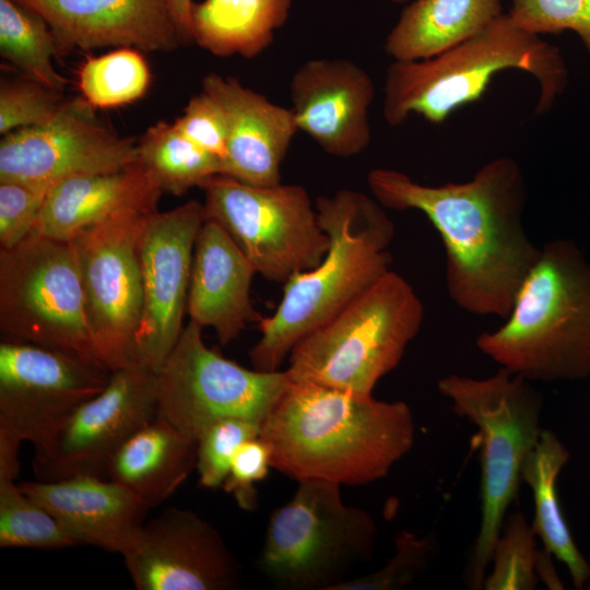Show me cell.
<instances>
[{"label":"cell","instance_id":"obj_16","mask_svg":"<svg viewBox=\"0 0 590 590\" xmlns=\"http://www.w3.org/2000/svg\"><path fill=\"white\" fill-rule=\"evenodd\" d=\"M82 96L48 122L2 135L0 180L51 189L74 176L120 170L138 160L137 139L104 126Z\"/></svg>","mask_w":590,"mask_h":590},{"label":"cell","instance_id":"obj_36","mask_svg":"<svg viewBox=\"0 0 590 590\" xmlns=\"http://www.w3.org/2000/svg\"><path fill=\"white\" fill-rule=\"evenodd\" d=\"M508 14L518 26L536 35L573 31L590 55V0H511Z\"/></svg>","mask_w":590,"mask_h":590},{"label":"cell","instance_id":"obj_38","mask_svg":"<svg viewBox=\"0 0 590 590\" xmlns=\"http://www.w3.org/2000/svg\"><path fill=\"white\" fill-rule=\"evenodd\" d=\"M174 125L189 140L223 162L227 156V121L220 104L205 91L192 96Z\"/></svg>","mask_w":590,"mask_h":590},{"label":"cell","instance_id":"obj_15","mask_svg":"<svg viewBox=\"0 0 590 590\" xmlns=\"http://www.w3.org/2000/svg\"><path fill=\"white\" fill-rule=\"evenodd\" d=\"M203 222V203L196 200L146 216L139 239L142 311L132 364L157 373L178 341Z\"/></svg>","mask_w":590,"mask_h":590},{"label":"cell","instance_id":"obj_1","mask_svg":"<svg viewBox=\"0 0 590 590\" xmlns=\"http://www.w3.org/2000/svg\"><path fill=\"white\" fill-rule=\"evenodd\" d=\"M367 185L384 208L417 210L438 232L447 290L458 307L477 316H508L541 251L524 229L527 185L514 158L497 157L464 182L427 186L402 172L375 168Z\"/></svg>","mask_w":590,"mask_h":590},{"label":"cell","instance_id":"obj_27","mask_svg":"<svg viewBox=\"0 0 590 590\" xmlns=\"http://www.w3.org/2000/svg\"><path fill=\"white\" fill-rule=\"evenodd\" d=\"M570 452L548 429H542L533 449L521 467V482L533 494L534 518L531 523L544 550L568 569L574 586L582 589L590 580V564L578 550L559 503L557 480L568 463Z\"/></svg>","mask_w":590,"mask_h":590},{"label":"cell","instance_id":"obj_33","mask_svg":"<svg viewBox=\"0 0 590 590\" xmlns=\"http://www.w3.org/2000/svg\"><path fill=\"white\" fill-rule=\"evenodd\" d=\"M262 424L231 417L210 425L197 439L196 470L199 483L206 488L222 487L239 447L261 436Z\"/></svg>","mask_w":590,"mask_h":590},{"label":"cell","instance_id":"obj_29","mask_svg":"<svg viewBox=\"0 0 590 590\" xmlns=\"http://www.w3.org/2000/svg\"><path fill=\"white\" fill-rule=\"evenodd\" d=\"M0 55L52 90L62 92L68 84L54 67L58 48L48 23L17 0H0Z\"/></svg>","mask_w":590,"mask_h":590},{"label":"cell","instance_id":"obj_18","mask_svg":"<svg viewBox=\"0 0 590 590\" xmlns=\"http://www.w3.org/2000/svg\"><path fill=\"white\" fill-rule=\"evenodd\" d=\"M290 96L298 131L327 154L347 158L369 145L375 85L354 61L327 57L305 61L291 78Z\"/></svg>","mask_w":590,"mask_h":590},{"label":"cell","instance_id":"obj_23","mask_svg":"<svg viewBox=\"0 0 590 590\" xmlns=\"http://www.w3.org/2000/svg\"><path fill=\"white\" fill-rule=\"evenodd\" d=\"M162 194L138 160L120 170L70 177L50 189L33 232L69 241L121 213L157 211Z\"/></svg>","mask_w":590,"mask_h":590},{"label":"cell","instance_id":"obj_9","mask_svg":"<svg viewBox=\"0 0 590 590\" xmlns=\"http://www.w3.org/2000/svg\"><path fill=\"white\" fill-rule=\"evenodd\" d=\"M0 332L2 339L61 350L103 366L70 241L32 232L0 249Z\"/></svg>","mask_w":590,"mask_h":590},{"label":"cell","instance_id":"obj_35","mask_svg":"<svg viewBox=\"0 0 590 590\" xmlns=\"http://www.w3.org/2000/svg\"><path fill=\"white\" fill-rule=\"evenodd\" d=\"M434 552L429 535L418 536L402 531L394 540V554L379 569L355 578H349L333 590H397L410 585L421 575Z\"/></svg>","mask_w":590,"mask_h":590},{"label":"cell","instance_id":"obj_39","mask_svg":"<svg viewBox=\"0 0 590 590\" xmlns=\"http://www.w3.org/2000/svg\"><path fill=\"white\" fill-rule=\"evenodd\" d=\"M271 463V449L259 436L244 442L236 451L222 488L231 494L239 508L252 510L257 504L256 483L266 479Z\"/></svg>","mask_w":590,"mask_h":590},{"label":"cell","instance_id":"obj_3","mask_svg":"<svg viewBox=\"0 0 590 590\" xmlns=\"http://www.w3.org/2000/svg\"><path fill=\"white\" fill-rule=\"evenodd\" d=\"M328 250L315 268L284 283L275 311L257 322L249 350L252 368L275 371L306 335L338 316L390 271L394 224L385 208L361 191L341 189L315 201Z\"/></svg>","mask_w":590,"mask_h":590},{"label":"cell","instance_id":"obj_19","mask_svg":"<svg viewBox=\"0 0 590 590\" xmlns=\"http://www.w3.org/2000/svg\"><path fill=\"white\" fill-rule=\"evenodd\" d=\"M39 14L58 55L97 48L169 52L191 43L166 0H17Z\"/></svg>","mask_w":590,"mask_h":590},{"label":"cell","instance_id":"obj_37","mask_svg":"<svg viewBox=\"0 0 590 590\" xmlns=\"http://www.w3.org/2000/svg\"><path fill=\"white\" fill-rule=\"evenodd\" d=\"M50 189L0 180V247L10 248L34 229Z\"/></svg>","mask_w":590,"mask_h":590},{"label":"cell","instance_id":"obj_8","mask_svg":"<svg viewBox=\"0 0 590 590\" xmlns=\"http://www.w3.org/2000/svg\"><path fill=\"white\" fill-rule=\"evenodd\" d=\"M340 484L298 482L293 497L271 515L259 568L278 586L333 590L371 558L377 526L367 511L344 504Z\"/></svg>","mask_w":590,"mask_h":590},{"label":"cell","instance_id":"obj_30","mask_svg":"<svg viewBox=\"0 0 590 590\" xmlns=\"http://www.w3.org/2000/svg\"><path fill=\"white\" fill-rule=\"evenodd\" d=\"M82 97L94 108L132 103L148 91L151 73L140 50L116 48L87 58L79 69Z\"/></svg>","mask_w":590,"mask_h":590},{"label":"cell","instance_id":"obj_41","mask_svg":"<svg viewBox=\"0 0 590 590\" xmlns=\"http://www.w3.org/2000/svg\"><path fill=\"white\" fill-rule=\"evenodd\" d=\"M392 2L394 3H406V2H410L412 0H391Z\"/></svg>","mask_w":590,"mask_h":590},{"label":"cell","instance_id":"obj_34","mask_svg":"<svg viewBox=\"0 0 590 590\" xmlns=\"http://www.w3.org/2000/svg\"><path fill=\"white\" fill-rule=\"evenodd\" d=\"M61 93L24 74L1 80L0 133L4 135L48 122L67 101Z\"/></svg>","mask_w":590,"mask_h":590},{"label":"cell","instance_id":"obj_14","mask_svg":"<svg viewBox=\"0 0 590 590\" xmlns=\"http://www.w3.org/2000/svg\"><path fill=\"white\" fill-rule=\"evenodd\" d=\"M157 416L156 373L132 364L110 371L106 387L76 408L38 447V481L87 475L108 479L119 448Z\"/></svg>","mask_w":590,"mask_h":590},{"label":"cell","instance_id":"obj_24","mask_svg":"<svg viewBox=\"0 0 590 590\" xmlns=\"http://www.w3.org/2000/svg\"><path fill=\"white\" fill-rule=\"evenodd\" d=\"M197 463V440L156 416L115 453L107 471L149 509L166 502Z\"/></svg>","mask_w":590,"mask_h":590},{"label":"cell","instance_id":"obj_2","mask_svg":"<svg viewBox=\"0 0 590 590\" xmlns=\"http://www.w3.org/2000/svg\"><path fill=\"white\" fill-rule=\"evenodd\" d=\"M403 401L291 380L262 424L272 468L296 480L364 485L385 477L414 442Z\"/></svg>","mask_w":590,"mask_h":590},{"label":"cell","instance_id":"obj_6","mask_svg":"<svg viewBox=\"0 0 590 590\" xmlns=\"http://www.w3.org/2000/svg\"><path fill=\"white\" fill-rule=\"evenodd\" d=\"M437 388L479 435L481 518L465 578L471 589H483L507 510L518 496L522 463L542 430L543 398L531 381L500 367L486 378L451 374Z\"/></svg>","mask_w":590,"mask_h":590},{"label":"cell","instance_id":"obj_13","mask_svg":"<svg viewBox=\"0 0 590 590\" xmlns=\"http://www.w3.org/2000/svg\"><path fill=\"white\" fill-rule=\"evenodd\" d=\"M149 214L125 212L69 240L79 264L94 346L109 371L132 365L142 311L139 239Z\"/></svg>","mask_w":590,"mask_h":590},{"label":"cell","instance_id":"obj_22","mask_svg":"<svg viewBox=\"0 0 590 590\" xmlns=\"http://www.w3.org/2000/svg\"><path fill=\"white\" fill-rule=\"evenodd\" d=\"M255 274L228 233L215 221L204 220L193 250L189 321L212 328L223 345L234 341L248 323L261 318L250 297Z\"/></svg>","mask_w":590,"mask_h":590},{"label":"cell","instance_id":"obj_11","mask_svg":"<svg viewBox=\"0 0 590 590\" xmlns=\"http://www.w3.org/2000/svg\"><path fill=\"white\" fill-rule=\"evenodd\" d=\"M156 377L157 416L194 440L224 418L263 424L290 381L286 369H249L208 347L191 321Z\"/></svg>","mask_w":590,"mask_h":590},{"label":"cell","instance_id":"obj_12","mask_svg":"<svg viewBox=\"0 0 590 590\" xmlns=\"http://www.w3.org/2000/svg\"><path fill=\"white\" fill-rule=\"evenodd\" d=\"M110 371L71 353L34 343H0V448L42 445L82 403L98 394Z\"/></svg>","mask_w":590,"mask_h":590},{"label":"cell","instance_id":"obj_21","mask_svg":"<svg viewBox=\"0 0 590 590\" xmlns=\"http://www.w3.org/2000/svg\"><path fill=\"white\" fill-rule=\"evenodd\" d=\"M80 543L123 555L144 524L149 508L121 484L80 475L19 484Z\"/></svg>","mask_w":590,"mask_h":590},{"label":"cell","instance_id":"obj_40","mask_svg":"<svg viewBox=\"0 0 590 590\" xmlns=\"http://www.w3.org/2000/svg\"><path fill=\"white\" fill-rule=\"evenodd\" d=\"M176 21L178 22L181 30L185 32V34L188 36L190 42H192L191 38V32H190V15H191V8H192V0H166Z\"/></svg>","mask_w":590,"mask_h":590},{"label":"cell","instance_id":"obj_32","mask_svg":"<svg viewBox=\"0 0 590 590\" xmlns=\"http://www.w3.org/2000/svg\"><path fill=\"white\" fill-rule=\"evenodd\" d=\"M535 532L520 511L505 518L493 548V567L486 574L483 589L532 590L539 580L541 552L536 550Z\"/></svg>","mask_w":590,"mask_h":590},{"label":"cell","instance_id":"obj_5","mask_svg":"<svg viewBox=\"0 0 590 590\" xmlns=\"http://www.w3.org/2000/svg\"><path fill=\"white\" fill-rule=\"evenodd\" d=\"M518 69L539 84L535 113L543 115L567 85L559 49L502 14L484 31L434 57L393 60L385 80L384 118L396 127L416 114L432 123L482 97L500 71Z\"/></svg>","mask_w":590,"mask_h":590},{"label":"cell","instance_id":"obj_20","mask_svg":"<svg viewBox=\"0 0 590 590\" xmlns=\"http://www.w3.org/2000/svg\"><path fill=\"white\" fill-rule=\"evenodd\" d=\"M202 90L220 104L227 121L221 175L251 186L281 184V165L298 131L292 109L217 73L203 78Z\"/></svg>","mask_w":590,"mask_h":590},{"label":"cell","instance_id":"obj_4","mask_svg":"<svg viewBox=\"0 0 590 590\" xmlns=\"http://www.w3.org/2000/svg\"><path fill=\"white\" fill-rule=\"evenodd\" d=\"M476 346L531 382L590 376V261L575 241L541 248L505 322L480 334Z\"/></svg>","mask_w":590,"mask_h":590},{"label":"cell","instance_id":"obj_7","mask_svg":"<svg viewBox=\"0 0 590 590\" xmlns=\"http://www.w3.org/2000/svg\"><path fill=\"white\" fill-rule=\"evenodd\" d=\"M423 304L409 284L388 271L371 287L292 350L291 380L371 396L418 333Z\"/></svg>","mask_w":590,"mask_h":590},{"label":"cell","instance_id":"obj_26","mask_svg":"<svg viewBox=\"0 0 590 590\" xmlns=\"http://www.w3.org/2000/svg\"><path fill=\"white\" fill-rule=\"evenodd\" d=\"M292 0H203L193 2L192 42L214 56L252 59L273 42Z\"/></svg>","mask_w":590,"mask_h":590},{"label":"cell","instance_id":"obj_17","mask_svg":"<svg viewBox=\"0 0 590 590\" xmlns=\"http://www.w3.org/2000/svg\"><path fill=\"white\" fill-rule=\"evenodd\" d=\"M125 566L138 590H228L240 568L219 531L196 512L172 507L144 522Z\"/></svg>","mask_w":590,"mask_h":590},{"label":"cell","instance_id":"obj_10","mask_svg":"<svg viewBox=\"0 0 590 590\" xmlns=\"http://www.w3.org/2000/svg\"><path fill=\"white\" fill-rule=\"evenodd\" d=\"M200 188L204 220L219 223L266 280L284 284L324 257L329 238L304 187H259L216 175Z\"/></svg>","mask_w":590,"mask_h":590},{"label":"cell","instance_id":"obj_31","mask_svg":"<svg viewBox=\"0 0 590 590\" xmlns=\"http://www.w3.org/2000/svg\"><path fill=\"white\" fill-rule=\"evenodd\" d=\"M13 477L0 475V546L56 550L79 541Z\"/></svg>","mask_w":590,"mask_h":590},{"label":"cell","instance_id":"obj_28","mask_svg":"<svg viewBox=\"0 0 590 590\" xmlns=\"http://www.w3.org/2000/svg\"><path fill=\"white\" fill-rule=\"evenodd\" d=\"M137 155L163 193L181 196L222 174L219 157L165 121L151 126L138 139Z\"/></svg>","mask_w":590,"mask_h":590},{"label":"cell","instance_id":"obj_25","mask_svg":"<svg viewBox=\"0 0 590 590\" xmlns=\"http://www.w3.org/2000/svg\"><path fill=\"white\" fill-rule=\"evenodd\" d=\"M502 14L500 0H412L384 49L393 60L430 58L481 33Z\"/></svg>","mask_w":590,"mask_h":590}]
</instances>
